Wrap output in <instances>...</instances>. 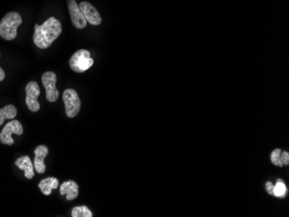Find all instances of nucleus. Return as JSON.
Here are the masks:
<instances>
[{
  "label": "nucleus",
  "instance_id": "6ab92c4d",
  "mask_svg": "<svg viewBox=\"0 0 289 217\" xmlns=\"http://www.w3.org/2000/svg\"><path fill=\"white\" fill-rule=\"evenodd\" d=\"M266 190L268 191V193L269 195H273V192H274V185L270 182H268L266 184Z\"/></svg>",
  "mask_w": 289,
  "mask_h": 217
},
{
  "label": "nucleus",
  "instance_id": "39448f33",
  "mask_svg": "<svg viewBox=\"0 0 289 217\" xmlns=\"http://www.w3.org/2000/svg\"><path fill=\"white\" fill-rule=\"evenodd\" d=\"M42 82L46 91V99L50 102L58 100L59 91L57 89V75L52 71H47L42 76Z\"/></svg>",
  "mask_w": 289,
  "mask_h": 217
},
{
  "label": "nucleus",
  "instance_id": "a211bd4d",
  "mask_svg": "<svg viewBox=\"0 0 289 217\" xmlns=\"http://www.w3.org/2000/svg\"><path fill=\"white\" fill-rule=\"evenodd\" d=\"M280 158H281V163L283 166H287L289 164V154L288 152L286 151H284V152H281V156H280Z\"/></svg>",
  "mask_w": 289,
  "mask_h": 217
},
{
  "label": "nucleus",
  "instance_id": "1a4fd4ad",
  "mask_svg": "<svg viewBox=\"0 0 289 217\" xmlns=\"http://www.w3.org/2000/svg\"><path fill=\"white\" fill-rule=\"evenodd\" d=\"M79 8L81 9L82 14L87 23L92 25H100L103 22V18L100 15L99 12L92 4L82 1L79 5Z\"/></svg>",
  "mask_w": 289,
  "mask_h": 217
},
{
  "label": "nucleus",
  "instance_id": "4468645a",
  "mask_svg": "<svg viewBox=\"0 0 289 217\" xmlns=\"http://www.w3.org/2000/svg\"><path fill=\"white\" fill-rule=\"evenodd\" d=\"M17 108L13 105H7L0 109V126H2L6 120H12L17 116Z\"/></svg>",
  "mask_w": 289,
  "mask_h": 217
},
{
  "label": "nucleus",
  "instance_id": "aec40b11",
  "mask_svg": "<svg viewBox=\"0 0 289 217\" xmlns=\"http://www.w3.org/2000/svg\"><path fill=\"white\" fill-rule=\"evenodd\" d=\"M5 78H6V73L2 70V68H0V82H2Z\"/></svg>",
  "mask_w": 289,
  "mask_h": 217
},
{
  "label": "nucleus",
  "instance_id": "7ed1b4c3",
  "mask_svg": "<svg viewBox=\"0 0 289 217\" xmlns=\"http://www.w3.org/2000/svg\"><path fill=\"white\" fill-rule=\"evenodd\" d=\"M93 60L90 52L87 49H79L70 60V66L74 72L83 73L93 66Z\"/></svg>",
  "mask_w": 289,
  "mask_h": 217
},
{
  "label": "nucleus",
  "instance_id": "20e7f679",
  "mask_svg": "<svg viewBox=\"0 0 289 217\" xmlns=\"http://www.w3.org/2000/svg\"><path fill=\"white\" fill-rule=\"evenodd\" d=\"M63 100L65 105V113L69 118H74L78 115L81 109V100L76 91L69 88L64 91Z\"/></svg>",
  "mask_w": 289,
  "mask_h": 217
},
{
  "label": "nucleus",
  "instance_id": "6e6552de",
  "mask_svg": "<svg viewBox=\"0 0 289 217\" xmlns=\"http://www.w3.org/2000/svg\"><path fill=\"white\" fill-rule=\"evenodd\" d=\"M68 9L70 12V18L72 22L73 25L76 29L81 30L86 27L87 25V20L85 19L84 16L82 14L81 9L79 8V6L76 3L75 0H68Z\"/></svg>",
  "mask_w": 289,
  "mask_h": 217
},
{
  "label": "nucleus",
  "instance_id": "f8f14e48",
  "mask_svg": "<svg viewBox=\"0 0 289 217\" xmlns=\"http://www.w3.org/2000/svg\"><path fill=\"white\" fill-rule=\"evenodd\" d=\"M16 166H18L20 170H23L24 172V176L28 179L33 178L35 173H34V165L30 160L29 156H23V157H18L16 160Z\"/></svg>",
  "mask_w": 289,
  "mask_h": 217
},
{
  "label": "nucleus",
  "instance_id": "f03ea898",
  "mask_svg": "<svg viewBox=\"0 0 289 217\" xmlns=\"http://www.w3.org/2000/svg\"><path fill=\"white\" fill-rule=\"evenodd\" d=\"M23 23L21 15L16 12L7 13L0 22V36L7 41L15 39L18 28Z\"/></svg>",
  "mask_w": 289,
  "mask_h": 217
},
{
  "label": "nucleus",
  "instance_id": "ddd939ff",
  "mask_svg": "<svg viewBox=\"0 0 289 217\" xmlns=\"http://www.w3.org/2000/svg\"><path fill=\"white\" fill-rule=\"evenodd\" d=\"M59 185V181L58 178H47L42 179L38 184L40 190L42 191L43 195L50 196L52 194V190H57Z\"/></svg>",
  "mask_w": 289,
  "mask_h": 217
},
{
  "label": "nucleus",
  "instance_id": "dca6fc26",
  "mask_svg": "<svg viewBox=\"0 0 289 217\" xmlns=\"http://www.w3.org/2000/svg\"><path fill=\"white\" fill-rule=\"evenodd\" d=\"M286 194V184L284 183L281 179H279L277 183H276V185L274 186V192H273V195L276 196V197H285Z\"/></svg>",
  "mask_w": 289,
  "mask_h": 217
},
{
  "label": "nucleus",
  "instance_id": "9b49d317",
  "mask_svg": "<svg viewBox=\"0 0 289 217\" xmlns=\"http://www.w3.org/2000/svg\"><path fill=\"white\" fill-rule=\"evenodd\" d=\"M78 184L75 181L70 180V181L64 182L61 185V195H66L67 200L72 201L78 196Z\"/></svg>",
  "mask_w": 289,
  "mask_h": 217
},
{
  "label": "nucleus",
  "instance_id": "f3484780",
  "mask_svg": "<svg viewBox=\"0 0 289 217\" xmlns=\"http://www.w3.org/2000/svg\"><path fill=\"white\" fill-rule=\"evenodd\" d=\"M280 156H281V151H280V149H275V150L272 152L271 161L274 166H280V167L283 166V165L281 163Z\"/></svg>",
  "mask_w": 289,
  "mask_h": 217
},
{
  "label": "nucleus",
  "instance_id": "2eb2a0df",
  "mask_svg": "<svg viewBox=\"0 0 289 217\" xmlns=\"http://www.w3.org/2000/svg\"><path fill=\"white\" fill-rule=\"evenodd\" d=\"M71 215L73 217H92L93 214L87 206H78L73 208Z\"/></svg>",
  "mask_w": 289,
  "mask_h": 217
},
{
  "label": "nucleus",
  "instance_id": "9d476101",
  "mask_svg": "<svg viewBox=\"0 0 289 217\" xmlns=\"http://www.w3.org/2000/svg\"><path fill=\"white\" fill-rule=\"evenodd\" d=\"M35 159H34V167L37 173L42 174L46 171V166L44 164V159L46 156L49 154V149L46 145H38L35 149Z\"/></svg>",
  "mask_w": 289,
  "mask_h": 217
},
{
  "label": "nucleus",
  "instance_id": "f257e3e1",
  "mask_svg": "<svg viewBox=\"0 0 289 217\" xmlns=\"http://www.w3.org/2000/svg\"><path fill=\"white\" fill-rule=\"evenodd\" d=\"M63 31L61 22L55 18H48L42 25L36 24L33 35V42L36 47L44 49L52 46Z\"/></svg>",
  "mask_w": 289,
  "mask_h": 217
},
{
  "label": "nucleus",
  "instance_id": "0eeeda50",
  "mask_svg": "<svg viewBox=\"0 0 289 217\" xmlns=\"http://www.w3.org/2000/svg\"><path fill=\"white\" fill-rule=\"evenodd\" d=\"M25 93H26L25 102L28 108L34 113L39 111L40 104L37 100L40 95V88L38 84L36 82H29L25 87Z\"/></svg>",
  "mask_w": 289,
  "mask_h": 217
},
{
  "label": "nucleus",
  "instance_id": "423d86ee",
  "mask_svg": "<svg viewBox=\"0 0 289 217\" xmlns=\"http://www.w3.org/2000/svg\"><path fill=\"white\" fill-rule=\"evenodd\" d=\"M23 132V126L19 121L17 120L10 121L9 123L6 124L2 132L0 133V143L4 145H12L14 144V140L12 138V134L14 133L17 135H22Z\"/></svg>",
  "mask_w": 289,
  "mask_h": 217
}]
</instances>
